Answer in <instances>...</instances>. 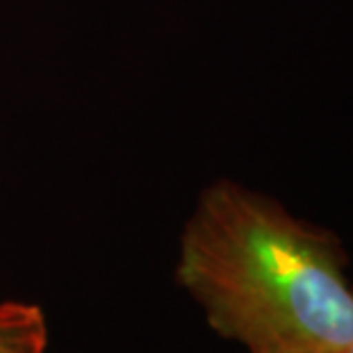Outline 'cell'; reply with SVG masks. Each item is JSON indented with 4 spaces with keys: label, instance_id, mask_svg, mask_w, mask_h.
Listing matches in <instances>:
<instances>
[{
    "label": "cell",
    "instance_id": "1",
    "mask_svg": "<svg viewBox=\"0 0 353 353\" xmlns=\"http://www.w3.org/2000/svg\"><path fill=\"white\" fill-rule=\"evenodd\" d=\"M176 283L208 326L249 353H349L353 285L333 230L219 178L199 194L178 242Z\"/></svg>",
    "mask_w": 353,
    "mask_h": 353
},
{
    "label": "cell",
    "instance_id": "2",
    "mask_svg": "<svg viewBox=\"0 0 353 353\" xmlns=\"http://www.w3.org/2000/svg\"><path fill=\"white\" fill-rule=\"evenodd\" d=\"M48 321L37 303L0 301V353H46Z\"/></svg>",
    "mask_w": 353,
    "mask_h": 353
},
{
    "label": "cell",
    "instance_id": "3",
    "mask_svg": "<svg viewBox=\"0 0 353 353\" xmlns=\"http://www.w3.org/2000/svg\"><path fill=\"white\" fill-rule=\"evenodd\" d=\"M349 353H353V349H351V351H349Z\"/></svg>",
    "mask_w": 353,
    "mask_h": 353
}]
</instances>
